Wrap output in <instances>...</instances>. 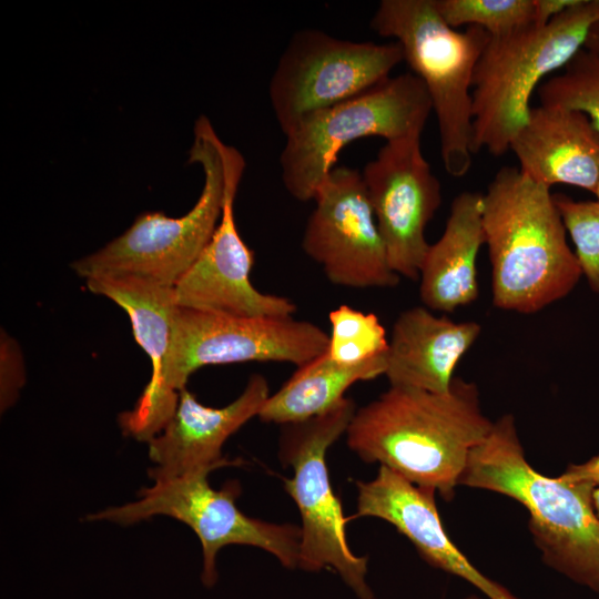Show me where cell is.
<instances>
[{
  "label": "cell",
  "instance_id": "d4e9b609",
  "mask_svg": "<svg viewBox=\"0 0 599 599\" xmlns=\"http://www.w3.org/2000/svg\"><path fill=\"white\" fill-rule=\"evenodd\" d=\"M0 345L1 409L3 410L14 403L24 383V369L18 344L3 331Z\"/></svg>",
  "mask_w": 599,
  "mask_h": 599
},
{
  "label": "cell",
  "instance_id": "83f0119b",
  "mask_svg": "<svg viewBox=\"0 0 599 599\" xmlns=\"http://www.w3.org/2000/svg\"><path fill=\"white\" fill-rule=\"evenodd\" d=\"M583 48L599 55V20L590 28Z\"/></svg>",
  "mask_w": 599,
  "mask_h": 599
},
{
  "label": "cell",
  "instance_id": "5b68a950",
  "mask_svg": "<svg viewBox=\"0 0 599 599\" xmlns=\"http://www.w3.org/2000/svg\"><path fill=\"white\" fill-rule=\"evenodd\" d=\"M598 20L599 0H580L545 26L489 38L473 80V154L485 149L500 156L509 150L529 116L534 92L583 48Z\"/></svg>",
  "mask_w": 599,
  "mask_h": 599
},
{
  "label": "cell",
  "instance_id": "484cf974",
  "mask_svg": "<svg viewBox=\"0 0 599 599\" xmlns=\"http://www.w3.org/2000/svg\"><path fill=\"white\" fill-rule=\"evenodd\" d=\"M561 476L572 481H585L599 487V454L582 464L569 465Z\"/></svg>",
  "mask_w": 599,
  "mask_h": 599
},
{
  "label": "cell",
  "instance_id": "4316f807",
  "mask_svg": "<svg viewBox=\"0 0 599 599\" xmlns=\"http://www.w3.org/2000/svg\"><path fill=\"white\" fill-rule=\"evenodd\" d=\"M580 0H535V24L545 26Z\"/></svg>",
  "mask_w": 599,
  "mask_h": 599
},
{
  "label": "cell",
  "instance_id": "2e32d148",
  "mask_svg": "<svg viewBox=\"0 0 599 599\" xmlns=\"http://www.w3.org/2000/svg\"><path fill=\"white\" fill-rule=\"evenodd\" d=\"M354 517H376L392 524L432 567L457 576L488 599H519L481 573L448 537L435 502V490L420 487L380 466L369 481H356Z\"/></svg>",
  "mask_w": 599,
  "mask_h": 599
},
{
  "label": "cell",
  "instance_id": "30bf717a",
  "mask_svg": "<svg viewBox=\"0 0 599 599\" xmlns=\"http://www.w3.org/2000/svg\"><path fill=\"white\" fill-rule=\"evenodd\" d=\"M211 470L154 481L138 500L90 514V521L132 525L154 516H169L187 525L199 537L203 552L202 581L217 580L216 555L226 545H247L272 554L283 567H298L301 527L273 524L243 514L235 500L241 487L227 481L220 490L209 484Z\"/></svg>",
  "mask_w": 599,
  "mask_h": 599
},
{
  "label": "cell",
  "instance_id": "4dcf8cb0",
  "mask_svg": "<svg viewBox=\"0 0 599 599\" xmlns=\"http://www.w3.org/2000/svg\"><path fill=\"white\" fill-rule=\"evenodd\" d=\"M465 599H481V598H479V597H477V596H469V597H467V598H465Z\"/></svg>",
  "mask_w": 599,
  "mask_h": 599
},
{
  "label": "cell",
  "instance_id": "ac0fdd59",
  "mask_svg": "<svg viewBox=\"0 0 599 599\" xmlns=\"http://www.w3.org/2000/svg\"><path fill=\"white\" fill-rule=\"evenodd\" d=\"M480 332L477 322H455L425 306L403 311L388 343L385 376L389 386L447 392L455 368Z\"/></svg>",
  "mask_w": 599,
  "mask_h": 599
},
{
  "label": "cell",
  "instance_id": "7c38bea8",
  "mask_svg": "<svg viewBox=\"0 0 599 599\" xmlns=\"http://www.w3.org/2000/svg\"><path fill=\"white\" fill-rule=\"evenodd\" d=\"M302 238L304 253L327 280L352 288L394 287L389 265L361 172L335 166L317 189Z\"/></svg>",
  "mask_w": 599,
  "mask_h": 599
},
{
  "label": "cell",
  "instance_id": "ffe728a7",
  "mask_svg": "<svg viewBox=\"0 0 599 599\" xmlns=\"http://www.w3.org/2000/svg\"><path fill=\"white\" fill-rule=\"evenodd\" d=\"M387 354L359 364H343L323 353L297 367L270 395L258 417L264 423L288 424L318 416L336 406L355 383L385 375Z\"/></svg>",
  "mask_w": 599,
  "mask_h": 599
},
{
  "label": "cell",
  "instance_id": "9a60e30c",
  "mask_svg": "<svg viewBox=\"0 0 599 599\" xmlns=\"http://www.w3.org/2000/svg\"><path fill=\"white\" fill-rule=\"evenodd\" d=\"M270 397L266 378L253 374L242 394L221 408L204 406L186 388L180 392L176 410L165 427L149 444L154 480H167L200 470L237 466L222 455L227 438L254 416Z\"/></svg>",
  "mask_w": 599,
  "mask_h": 599
},
{
  "label": "cell",
  "instance_id": "7402d4cb",
  "mask_svg": "<svg viewBox=\"0 0 599 599\" xmlns=\"http://www.w3.org/2000/svg\"><path fill=\"white\" fill-rule=\"evenodd\" d=\"M327 355L343 364H359L386 355L389 339L374 313L341 305L328 314Z\"/></svg>",
  "mask_w": 599,
  "mask_h": 599
},
{
  "label": "cell",
  "instance_id": "f1b7e54d",
  "mask_svg": "<svg viewBox=\"0 0 599 599\" xmlns=\"http://www.w3.org/2000/svg\"><path fill=\"white\" fill-rule=\"evenodd\" d=\"M593 508L599 518V487H596L592 494Z\"/></svg>",
  "mask_w": 599,
  "mask_h": 599
},
{
  "label": "cell",
  "instance_id": "ba28073f",
  "mask_svg": "<svg viewBox=\"0 0 599 599\" xmlns=\"http://www.w3.org/2000/svg\"><path fill=\"white\" fill-rule=\"evenodd\" d=\"M432 111L424 83L409 72L306 116L285 135L280 154L286 191L300 202L313 200L347 144L369 136L392 141L422 134Z\"/></svg>",
  "mask_w": 599,
  "mask_h": 599
},
{
  "label": "cell",
  "instance_id": "8fae6325",
  "mask_svg": "<svg viewBox=\"0 0 599 599\" xmlns=\"http://www.w3.org/2000/svg\"><path fill=\"white\" fill-rule=\"evenodd\" d=\"M402 61V47L396 41H353L317 29L296 31L268 84L281 131L286 135L306 116L374 88Z\"/></svg>",
  "mask_w": 599,
  "mask_h": 599
},
{
  "label": "cell",
  "instance_id": "f546056e",
  "mask_svg": "<svg viewBox=\"0 0 599 599\" xmlns=\"http://www.w3.org/2000/svg\"><path fill=\"white\" fill-rule=\"evenodd\" d=\"M593 194L596 195V199H597L596 201L599 202V179H598V183L596 185Z\"/></svg>",
  "mask_w": 599,
  "mask_h": 599
},
{
  "label": "cell",
  "instance_id": "277c9868",
  "mask_svg": "<svg viewBox=\"0 0 599 599\" xmlns=\"http://www.w3.org/2000/svg\"><path fill=\"white\" fill-rule=\"evenodd\" d=\"M328 334L286 317H238L179 307L159 387L122 413L124 434L149 443L174 415L189 377L205 365L284 362L300 367L326 352Z\"/></svg>",
  "mask_w": 599,
  "mask_h": 599
},
{
  "label": "cell",
  "instance_id": "44dd1931",
  "mask_svg": "<svg viewBox=\"0 0 599 599\" xmlns=\"http://www.w3.org/2000/svg\"><path fill=\"white\" fill-rule=\"evenodd\" d=\"M540 104L585 113L599 132V55L582 48L537 90Z\"/></svg>",
  "mask_w": 599,
  "mask_h": 599
},
{
  "label": "cell",
  "instance_id": "d6986e66",
  "mask_svg": "<svg viewBox=\"0 0 599 599\" xmlns=\"http://www.w3.org/2000/svg\"><path fill=\"white\" fill-rule=\"evenodd\" d=\"M484 244L483 194L461 192L420 267L419 295L425 307L451 313L477 300V257Z\"/></svg>",
  "mask_w": 599,
  "mask_h": 599
},
{
  "label": "cell",
  "instance_id": "5bb4252c",
  "mask_svg": "<svg viewBox=\"0 0 599 599\" xmlns=\"http://www.w3.org/2000/svg\"><path fill=\"white\" fill-rule=\"evenodd\" d=\"M222 152L225 163L222 216L204 251L174 286L176 305L238 317L293 316L297 306L290 298L262 293L251 283L254 252L242 240L234 217L245 159L224 142Z\"/></svg>",
  "mask_w": 599,
  "mask_h": 599
},
{
  "label": "cell",
  "instance_id": "8992f818",
  "mask_svg": "<svg viewBox=\"0 0 599 599\" xmlns=\"http://www.w3.org/2000/svg\"><path fill=\"white\" fill-rule=\"evenodd\" d=\"M369 27L402 47L404 61L428 92L443 165L451 176L466 175L473 162V80L490 35L478 27H449L433 0H382Z\"/></svg>",
  "mask_w": 599,
  "mask_h": 599
},
{
  "label": "cell",
  "instance_id": "e0dca14e",
  "mask_svg": "<svg viewBox=\"0 0 599 599\" xmlns=\"http://www.w3.org/2000/svg\"><path fill=\"white\" fill-rule=\"evenodd\" d=\"M519 170L547 187L556 184L595 192L599 179V132L589 118L559 105L531 108L512 138Z\"/></svg>",
  "mask_w": 599,
  "mask_h": 599
},
{
  "label": "cell",
  "instance_id": "9c48e42d",
  "mask_svg": "<svg viewBox=\"0 0 599 599\" xmlns=\"http://www.w3.org/2000/svg\"><path fill=\"white\" fill-rule=\"evenodd\" d=\"M356 409L354 400L344 397L318 416L282 425L278 456L294 473L284 481L302 519L297 568H331L358 599H377L366 581L367 557L354 555L347 545L346 519L326 466L327 449L346 434Z\"/></svg>",
  "mask_w": 599,
  "mask_h": 599
},
{
  "label": "cell",
  "instance_id": "4fadbf2b",
  "mask_svg": "<svg viewBox=\"0 0 599 599\" xmlns=\"http://www.w3.org/2000/svg\"><path fill=\"white\" fill-rule=\"evenodd\" d=\"M420 135L386 141L361 173L389 265L414 281L429 247L426 227L441 204L440 182L422 152Z\"/></svg>",
  "mask_w": 599,
  "mask_h": 599
},
{
  "label": "cell",
  "instance_id": "6da1fadb",
  "mask_svg": "<svg viewBox=\"0 0 599 599\" xmlns=\"http://www.w3.org/2000/svg\"><path fill=\"white\" fill-rule=\"evenodd\" d=\"M493 425L476 384L455 377L445 393L389 386L356 409L346 443L362 460L451 500L470 451Z\"/></svg>",
  "mask_w": 599,
  "mask_h": 599
},
{
  "label": "cell",
  "instance_id": "7a4b0ae2",
  "mask_svg": "<svg viewBox=\"0 0 599 599\" xmlns=\"http://www.w3.org/2000/svg\"><path fill=\"white\" fill-rule=\"evenodd\" d=\"M483 229L497 308L537 313L566 297L582 276L550 189L519 167H501L489 183Z\"/></svg>",
  "mask_w": 599,
  "mask_h": 599
},
{
  "label": "cell",
  "instance_id": "603a6c76",
  "mask_svg": "<svg viewBox=\"0 0 599 599\" xmlns=\"http://www.w3.org/2000/svg\"><path fill=\"white\" fill-rule=\"evenodd\" d=\"M451 28L478 27L490 37L535 24V0H433Z\"/></svg>",
  "mask_w": 599,
  "mask_h": 599
},
{
  "label": "cell",
  "instance_id": "3957f363",
  "mask_svg": "<svg viewBox=\"0 0 599 599\" xmlns=\"http://www.w3.org/2000/svg\"><path fill=\"white\" fill-rule=\"evenodd\" d=\"M459 485L502 494L529 512L544 562L599 593V518L585 481L547 477L527 461L515 418L504 415L468 456Z\"/></svg>",
  "mask_w": 599,
  "mask_h": 599
},
{
  "label": "cell",
  "instance_id": "cb8c5ba5",
  "mask_svg": "<svg viewBox=\"0 0 599 599\" xmlns=\"http://www.w3.org/2000/svg\"><path fill=\"white\" fill-rule=\"evenodd\" d=\"M582 275L590 288L599 293V202L576 201L565 194L554 195Z\"/></svg>",
  "mask_w": 599,
  "mask_h": 599
},
{
  "label": "cell",
  "instance_id": "52a82bcc",
  "mask_svg": "<svg viewBox=\"0 0 599 599\" xmlns=\"http://www.w3.org/2000/svg\"><path fill=\"white\" fill-rule=\"evenodd\" d=\"M223 141L211 121L200 115L189 162L204 173V185L194 206L181 217L144 212L120 236L99 251L71 264L84 280L97 276H135L174 287L211 241L225 199Z\"/></svg>",
  "mask_w": 599,
  "mask_h": 599
}]
</instances>
